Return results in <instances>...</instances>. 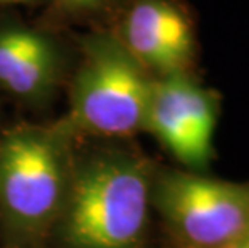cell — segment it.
<instances>
[{
	"mask_svg": "<svg viewBox=\"0 0 249 248\" xmlns=\"http://www.w3.org/2000/svg\"><path fill=\"white\" fill-rule=\"evenodd\" d=\"M151 207L178 248H215L249 234V186L196 171L153 172Z\"/></svg>",
	"mask_w": 249,
	"mask_h": 248,
	"instance_id": "4",
	"label": "cell"
},
{
	"mask_svg": "<svg viewBox=\"0 0 249 248\" xmlns=\"http://www.w3.org/2000/svg\"><path fill=\"white\" fill-rule=\"evenodd\" d=\"M153 168L139 153L102 150L72 160L53 234L61 248H142Z\"/></svg>",
	"mask_w": 249,
	"mask_h": 248,
	"instance_id": "1",
	"label": "cell"
},
{
	"mask_svg": "<svg viewBox=\"0 0 249 248\" xmlns=\"http://www.w3.org/2000/svg\"><path fill=\"white\" fill-rule=\"evenodd\" d=\"M219 107V95L201 86L192 73L156 77L145 131L190 171H201L213 158Z\"/></svg>",
	"mask_w": 249,
	"mask_h": 248,
	"instance_id": "5",
	"label": "cell"
},
{
	"mask_svg": "<svg viewBox=\"0 0 249 248\" xmlns=\"http://www.w3.org/2000/svg\"><path fill=\"white\" fill-rule=\"evenodd\" d=\"M61 57L49 36L26 26L0 28V86L23 100L39 102L60 81Z\"/></svg>",
	"mask_w": 249,
	"mask_h": 248,
	"instance_id": "7",
	"label": "cell"
},
{
	"mask_svg": "<svg viewBox=\"0 0 249 248\" xmlns=\"http://www.w3.org/2000/svg\"><path fill=\"white\" fill-rule=\"evenodd\" d=\"M118 38L155 77L190 73L195 63V21L180 0H134Z\"/></svg>",
	"mask_w": 249,
	"mask_h": 248,
	"instance_id": "6",
	"label": "cell"
},
{
	"mask_svg": "<svg viewBox=\"0 0 249 248\" xmlns=\"http://www.w3.org/2000/svg\"><path fill=\"white\" fill-rule=\"evenodd\" d=\"M26 2H34V0H0V3H26Z\"/></svg>",
	"mask_w": 249,
	"mask_h": 248,
	"instance_id": "10",
	"label": "cell"
},
{
	"mask_svg": "<svg viewBox=\"0 0 249 248\" xmlns=\"http://www.w3.org/2000/svg\"><path fill=\"white\" fill-rule=\"evenodd\" d=\"M155 79L118 34L89 36L70 89L71 126L102 137H130L145 131Z\"/></svg>",
	"mask_w": 249,
	"mask_h": 248,
	"instance_id": "3",
	"label": "cell"
},
{
	"mask_svg": "<svg viewBox=\"0 0 249 248\" xmlns=\"http://www.w3.org/2000/svg\"><path fill=\"white\" fill-rule=\"evenodd\" d=\"M72 160L63 131L21 126L0 140V218L8 237L36 244L53 232Z\"/></svg>",
	"mask_w": 249,
	"mask_h": 248,
	"instance_id": "2",
	"label": "cell"
},
{
	"mask_svg": "<svg viewBox=\"0 0 249 248\" xmlns=\"http://www.w3.org/2000/svg\"><path fill=\"white\" fill-rule=\"evenodd\" d=\"M109 2V0H58V3L63 8L72 10V12H84V10H93L102 7L103 3Z\"/></svg>",
	"mask_w": 249,
	"mask_h": 248,
	"instance_id": "8",
	"label": "cell"
},
{
	"mask_svg": "<svg viewBox=\"0 0 249 248\" xmlns=\"http://www.w3.org/2000/svg\"><path fill=\"white\" fill-rule=\"evenodd\" d=\"M215 248H249V234L241 237V239H238V240L230 242V244H225V245H220Z\"/></svg>",
	"mask_w": 249,
	"mask_h": 248,
	"instance_id": "9",
	"label": "cell"
}]
</instances>
